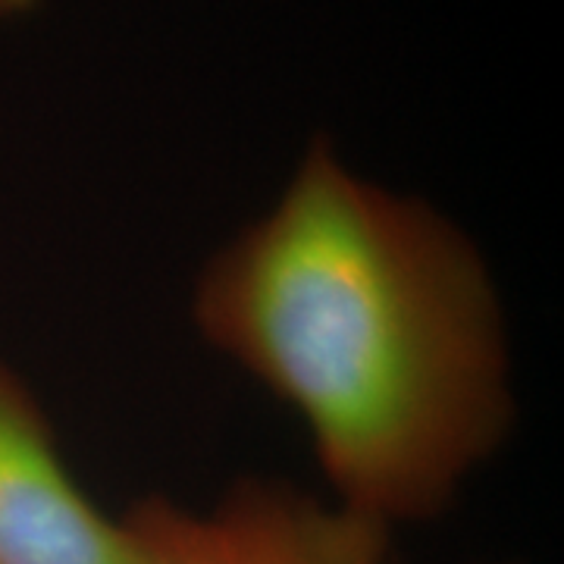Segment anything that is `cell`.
Wrapping results in <instances>:
<instances>
[{"mask_svg":"<svg viewBox=\"0 0 564 564\" xmlns=\"http://www.w3.org/2000/svg\"><path fill=\"white\" fill-rule=\"evenodd\" d=\"M122 518L104 514L63 462L32 392L0 364V564H129Z\"/></svg>","mask_w":564,"mask_h":564,"instance_id":"3957f363","label":"cell"},{"mask_svg":"<svg viewBox=\"0 0 564 564\" xmlns=\"http://www.w3.org/2000/svg\"><path fill=\"white\" fill-rule=\"evenodd\" d=\"M122 527L129 564H395L389 527L263 480L239 484L207 511L148 499Z\"/></svg>","mask_w":564,"mask_h":564,"instance_id":"7a4b0ae2","label":"cell"},{"mask_svg":"<svg viewBox=\"0 0 564 564\" xmlns=\"http://www.w3.org/2000/svg\"><path fill=\"white\" fill-rule=\"evenodd\" d=\"M195 323L302 421L333 502L389 530L445 511L511 430L484 258L326 139L204 267Z\"/></svg>","mask_w":564,"mask_h":564,"instance_id":"6da1fadb","label":"cell"},{"mask_svg":"<svg viewBox=\"0 0 564 564\" xmlns=\"http://www.w3.org/2000/svg\"><path fill=\"white\" fill-rule=\"evenodd\" d=\"M39 0H0V20H13V17H22L35 7Z\"/></svg>","mask_w":564,"mask_h":564,"instance_id":"277c9868","label":"cell"}]
</instances>
